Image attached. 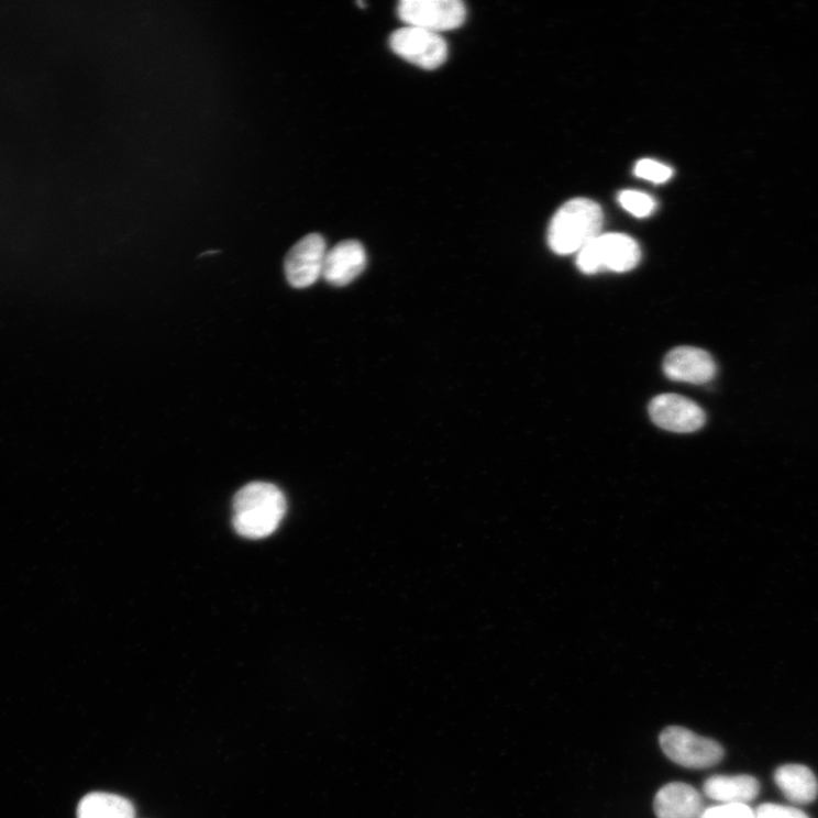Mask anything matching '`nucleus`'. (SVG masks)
Here are the masks:
<instances>
[{"label": "nucleus", "instance_id": "nucleus-11", "mask_svg": "<svg viewBox=\"0 0 818 818\" xmlns=\"http://www.w3.org/2000/svg\"><path fill=\"white\" fill-rule=\"evenodd\" d=\"M657 818H700L704 804L697 789L684 782L666 784L656 795Z\"/></svg>", "mask_w": 818, "mask_h": 818}, {"label": "nucleus", "instance_id": "nucleus-16", "mask_svg": "<svg viewBox=\"0 0 818 818\" xmlns=\"http://www.w3.org/2000/svg\"><path fill=\"white\" fill-rule=\"evenodd\" d=\"M634 174L638 178L655 184H663L671 179L673 170L654 159H641L635 165Z\"/></svg>", "mask_w": 818, "mask_h": 818}, {"label": "nucleus", "instance_id": "nucleus-6", "mask_svg": "<svg viewBox=\"0 0 818 818\" xmlns=\"http://www.w3.org/2000/svg\"><path fill=\"white\" fill-rule=\"evenodd\" d=\"M397 12L408 26L435 33L460 27L467 14L460 0H402Z\"/></svg>", "mask_w": 818, "mask_h": 818}, {"label": "nucleus", "instance_id": "nucleus-14", "mask_svg": "<svg viewBox=\"0 0 818 818\" xmlns=\"http://www.w3.org/2000/svg\"><path fill=\"white\" fill-rule=\"evenodd\" d=\"M78 818H134L130 800L112 794L93 793L79 804Z\"/></svg>", "mask_w": 818, "mask_h": 818}, {"label": "nucleus", "instance_id": "nucleus-10", "mask_svg": "<svg viewBox=\"0 0 818 818\" xmlns=\"http://www.w3.org/2000/svg\"><path fill=\"white\" fill-rule=\"evenodd\" d=\"M366 264V251L360 242H341L328 251L322 277L334 287H345L362 275Z\"/></svg>", "mask_w": 818, "mask_h": 818}, {"label": "nucleus", "instance_id": "nucleus-2", "mask_svg": "<svg viewBox=\"0 0 818 818\" xmlns=\"http://www.w3.org/2000/svg\"><path fill=\"white\" fill-rule=\"evenodd\" d=\"M604 215L599 204L590 199H572L553 218L549 244L560 255L582 251L600 235Z\"/></svg>", "mask_w": 818, "mask_h": 818}, {"label": "nucleus", "instance_id": "nucleus-17", "mask_svg": "<svg viewBox=\"0 0 818 818\" xmlns=\"http://www.w3.org/2000/svg\"><path fill=\"white\" fill-rule=\"evenodd\" d=\"M700 818H756L755 811L744 804H723L705 809Z\"/></svg>", "mask_w": 818, "mask_h": 818}, {"label": "nucleus", "instance_id": "nucleus-7", "mask_svg": "<svg viewBox=\"0 0 818 818\" xmlns=\"http://www.w3.org/2000/svg\"><path fill=\"white\" fill-rule=\"evenodd\" d=\"M327 244L321 234L306 235L288 253L285 261L286 277L296 289L313 286L322 277Z\"/></svg>", "mask_w": 818, "mask_h": 818}, {"label": "nucleus", "instance_id": "nucleus-8", "mask_svg": "<svg viewBox=\"0 0 818 818\" xmlns=\"http://www.w3.org/2000/svg\"><path fill=\"white\" fill-rule=\"evenodd\" d=\"M650 416L656 425L676 433L698 431L706 422L703 409L695 401L672 394L654 398L650 405Z\"/></svg>", "mask_w": 818, "mask_h": 818}, {"label": "nucleus", "instance_id": "nucleus-9", "mask_svg": "<svg viewBox=\"0 0 818 818\" xmlns=\"http://www.w3.org/2000/svg\"><path fill=\"white\" fill-rule=\"evenodd\" d=\"M664 373L673 382L703 385L711 382L718 372L712 357L695 347H678L664 361Z\"/></svg>", "mask_w": 818, "mask_h": 818}, {"label": "nucleus", "instance_id": "nucleus-18", "mask_svg": "<svg viewBox=\"0 0 818 818\" xmlns=\"http://www.w3.org/2000/svg\"><path fill=\"white\" fill-rule=\"evenodd\" d=\"M756 818H809L803 810L776 804L761 805L755 811Z\"/></svg>", "mask_w": 818, "mask_h": 818}, {"label": "nucleus", "instance_id": "nucleus-13", "mask_svg": "<svg viewBox=\"0 0 818 818\" xmlns=\"http://www.w3.org/2000/svg\"><path fill=\"white\" fill-rule=\"evenodd\" d=\"M774 780L782 794L793 803L810 804L818 795L817 778L804 765H783L776 770Z\"/></svg>", "mask_w": 818, "mask_h": 818}, {"label": "nucleus", "instance_id": "nucleus-3", "mask_svg": "<svg viewBox=\"0 0 818 818\" xmlns=\"http://www.w3.org/2000/svg\"><path fill=\"white\" fill-rule=\"evenodd\" d=\"M641 251L634 239L622 233L600 234L578 252L576 265L585 275L601 269L629 272L640 262Z\"/></svg>", "mask_w": 818, "mask_h": 818}, {"label": "nucleus", "instance_id": "nucleus-12", "mask_svg": "<svg viewBox=\"0 0 818 818\" xmlns=\"http://www.w3.org/2000/svg\"><path fill=\"white\" fill-rule=\"evenodd\" d=\"M704 794L709 799L722 804H747L754 800L761 792L758 778L750 775H715L704 784Z\"/></svg>", "mask_w": 818, "mask_h": 818}, {"label": "nucleus", "instance_id": "nucleus-5", "mask_svg": "<svg viewBox=\"0 0 818 818\" xmlns=\"http://www.w3.org/2000/svg\"><path fill=\"white\" fill-rule=\"evenodd\" d=\"M390 48L402 59L423 70H435L449 57V46L439 33L416 26L395 31L389 40Z\"/></svg>", "mask_w": 818, "mask_h": 818}, {"label": "nucleus", "instance_id": "nucleus-4", "mask_svg": "<svg viewBox=\"0 0 818 818\" xmlns=\"http://www.w3.org/2000/svg\"><path fill=\"white\" fill-rule=\"evenodd\" d=\"M660 745L672 762L693 770L716 766L726 754L719 742L682 727L666 728L660 736Z\"/></svg>", "mask_w": 818, "mask_h": 818}, {"label": "nucleus", "instance_id": "nucleus-15", "mask_svg": "<svg viewBox=\"0 0 818 818\" xmlns=\"http://www.w3.org/2000/svg\"><path fill=\"white\" fill-rule=\"evenodd\" d=\"M619 200L622 208L637 218L651 215L655 209L654 199L639 191H623Z\"/></svg>", "mask_w": 818, "mask_h": 818}, {"label": "nucleus", "instance_id": "nucleus-1", "mask_svg": "<svg viewBox=\"0 0 818 818\" xmlns=\"http://www.w3.org/2000/svg\"><path fill=\"white\" fill-rule=\"evenodd\" d=\"M286 510V497L277 486L252 483L233 498V528L245 538H266L279 528Z\"/></svg>", "mask_w": 818, "mask_h": 818}]
</instances>
